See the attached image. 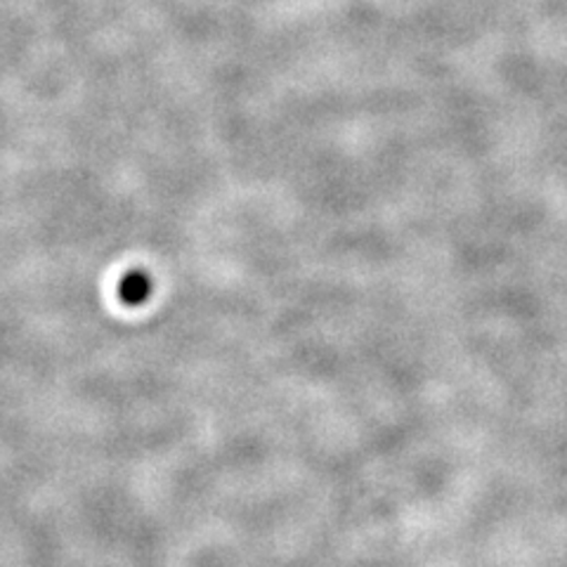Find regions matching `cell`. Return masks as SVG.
I'll list each match as a JSON object with an SVG mask.
<instances>
[{
	"mask_svg": "<svg viewBox=\"0 0 567 567\" xmlns=\"http://www.w3.org/2000/svg\"><path fill=\"white\" fill-rule=\"evenodd\" d=\"M154 291V281L145 270H131L121 277L118 281V298L123 306L137 308L145 303V300Z\"/></svg>",
	"mask_w": 567,
	"mask_h": 567,
	"instance_id": "cell-1",
	"label": "cell"
}]
</instances>
